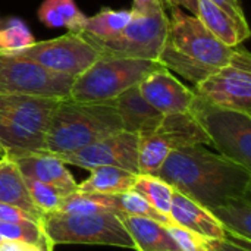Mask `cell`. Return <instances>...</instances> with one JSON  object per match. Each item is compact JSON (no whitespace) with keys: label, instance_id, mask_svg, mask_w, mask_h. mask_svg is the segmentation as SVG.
<instances>
[{"label":"cell","instance_id":"10","mask_svg":"<svg viewBox=\"0 0 251 251\" xmlns=\"http://www.w3.org/2000/svg\"><path fill=\"white\" fill-rule=\"evenodd\" d=\"M9 54L29 59L51 72L72 78L82 74L100 57L99 49L84 34L76 32H68L51 40L35 41L32 46Z\"/></svg>","mask_w":251,"mask_h":251},{"label":"cell","instance_id":"5","mask_svg":"<svg viewBox=\"0 0 251 251\" xmlns=\"http://www.w3.org/2000/svg\"><path fill=\"white\" fill-rule=\"evenodd\" d=\"M38 226L47 244H93L134 249L135 244L118 215H79L54 212L43 215Z\"/></svg>","mask_w":251,"mask_h":251},{"label":"cell","instance_id":"12","mask_svg":"<svg viewBox=\"0 0 251 251\" xmlns=\"http://www.w3.org/2000/svg\"><path fill=\"white\" fill-rule=\"evenodd\" d=\"M56 157L65 165H74L88 171L101 166H115L138 174V135L119 131L76 151Z\"/></svg>","mask_w":251,"mask_h":251},{"label":"cell","instance_id":"29","mask_svg":"<svg viewBox=\"0 0 251 251\" xmlns=\"http://www.w3.org/2000/svg\"><path fill=\"white\" fill-rule=\"evenodd\" d=\"M24 179H25V185L29 193V197L32 203L35 204V207L38 209V212L41 213V216L54 213L59 210L63 196L57 190L35 179H29V178H24Z\"/></svg>","mask_w":251,"mask_h":251},{"label":"cell","instance_id":"20","mask_svg":"<svg viewBox=\"0 0 251 251\" xmlns=\"http://www.w3.org/2000/svg\"><path fill=\"white\" fill-rule=\"evenodd\" d=\"M137 174L115 166H101L90 171V176L78 184L76 191L94 196L116 197L132 190Z\"/></svg>","mask_w":251,"mask_h":251},{"label":"cell","instance_id":"3","mask_svg":"<svg viewBox=\"0 0 251 251\" xmlns=\"http://www.w3.org/2000/svg\"><path fill=\"white\" fill-rule=\"evenodd\" d=\"M119 131H124V126L113 101L60 99L49 124L44 151L54 156L68 154Z\"/></svg>","mask_w":251,"mask_h":251},{"label":"cell","instance_id":"27","mask_svg":"<svg viewBox=\"0 0 251 251\" xmlns=\"http://www.w3.org/2000/svg\"><path fill=\"white\" fill-rule=\"evenodd\" d=\"M35 43V37L29 26L21 18L0 19V51L13 53L26 49Z\"/></svg>","mask_w":251,"mask_h":251},{"label":"cell","instance_id":"4","mask_svg":"<svg viewBox=\"0 0 251 251\" xmlns=\"http://www.w3.org/2000/svg\"><path fill=\"white\" fill-rule=\"evenodd\" d=\"M60 99L0 94V146L7 159L43 153L53 110Z\"/></svg>","mask_w":251,"mask_h":251},{"label":"cell","instance_id":"41","mask_svg":"<svg viewBox=\"0 0 251 251\" xmlns=\"http://www.w3.org/2000/svg\"><path fill=\"white\" fill-rule=\"evenodd\" d=\"M0 165H1V157H0Z\"/></svg>","mask_w":251,"mask_h":251},{"label":"cell","instance_id":"14","mask_svg":"<svg viewBox=\"0 0 251 251\" xmlns=\"http://www.w3.org/2000/svg\"><path fill=\"white\" fill-rule=\"evenodd\" d=\"M12 160V159H10ZM24 178L35 179L57 190L63 197L76 191V181L66 165L50 153H34L13 160Z\"/></svg>","mask_w":251,"mask_h":251},{"label":"cell","instance_id":"6","mask_svg":"<svg viewBox=\"0 0 251 251\" xmlns=\"http://www.w3.org/2000/svg\"><path fill=\"white\" fill-rule=\"evenodd\" d=\"M159 65L154 60L100 56L90 68L74 78L69 99L85 103L113 101L124 91L138 85Z\"/></svg>","mask_w":251,"mask_h":251},{"label":"cell","instance_id":"28","mask_svg":"<svg viewBox=\"0 0 251 251\" xmlns=\"http://www.w3.org/2000/svg\"><path fill=\"white\" fill-rule=\"evenodd\" d=\"M116 203H118V207H119L122 215L151 219V221H154L157 224H162L165 226H169V225L175 224V221L171 216H168V215L159 212L157 209H154L144 197H141L134 190H131V191H128L125 194L116 196Z\"/></svg>","mask_w":251,"mask_h":251},{"label":"cell","instance_id":"42","mask_svg":"<svg viewBox=\"0 0 251 251\" xmlns=\"http://www.w3.org/2000/svg\"><path fill=\"white\" fill-rule=\"evenodd\" d=\"M0 94H1V91H0Z\"/></svg>","mask_w":251,"mask_h":251},{"label":"cell","instance_id":"38","mask_svg":"<svg viewBox=\"0 0 251 251\" xmlns=\"http://www.w3.org/2000/svg\"><path fill=\"white\" fill-rule=\"evenodd\" d=\"M38 246H31V244H25L21 241H1L0 243V251H32Z\"/></svg>","mask_w":251,"mask_h":251},{"label":"cell","instance_id":"16","mask_svg":"<svg viewBox=\"0 0 251 251\" xmlns=\"http://www.w3.org/2000/svg\"><path fill=\"white\" fill-rule=\"evenodd\" d=\"M169 216L176 225L199 232L207 238H228L226 229L209 209L178 191L174 193Z\"/></svg>","mask_w":251,"mask_h":251},{"label":"cell","instance_id":"11","mask_svg":"<svg viewBox=\"0 0 251 251\" xmlns=\"http://www.w3.org/2000/svg\"><path fill=\"white\" fill-rule=\"evenodd\" d=\"M72 82V76L51 72L29 59L0 51L1 94L66 99L69 97Z\"/></svg>","mask_w":251,"mask_h":251},{"label":"cell","instance_id":"26","mask_svg":"<svg viewBox=\"0 0 251 251\" xmlns=\"http://www.w3.org/2000/svg\"><path fill=\"white\" fill-rule=\"evenodd\" d=\"M172 150L156 134L138 135V174L157 175Z\"/></svg>","mask_w":251,"mask_h":251},{"label":"cell","instance_id":"13","mask_svg":"<svg viewBox=\"0 0 251 251\" xmlns=\"http://www.w3.org/2000/svg\"><path fill=\"white\" fill-rule=\"evenodd\" d=\"M138 90L146 101L163 116L190 112L196 97L194 90L188 88L162 65H159L138 82Z\"/></svg>","mask_w":251,"mask_h":251},{"label":"cell","instance_id":"18","mask_svg":"<svg viewBox=\"0 0 251 251\" xmlns=\"http://www.w3.org/2000/svg\"><path fill=\"white\" fill-rule=\"evenodd\" d=\"M156 132L174 151L190 146H210V140L191 112L165 115Z\"/></svg>","mask_w":251,"mask_h":251},{"label":"cell","instance_id":"33","mask_svg":"<svg viewBox=\"0 0 251 251\" xmlns=\"http://www.w3.org/2000/svg\"><path fill=\"white\" fill-rule=\"evenodd\" d=\"M0 222L7 224H38L40 219L19 207L0 203Z\"/></svg>","mask_w":251,"mask_h":251},{"label":"cell","instance_id":"19","mask_svg":"<svg viewBox=\"0 0 251 251\" xmlns=\"http://www.w3.org/2000/svg\"><path fill=\"white\" fill-rule=\"evenodd\" d=\"M119 219L132 238L137 251H179L165 225L129 215H121Z\"/></svg>","mask_w":251,"mask_h":251},{"label":"cell","instance_id":"24","mask_svg":"<svg viewBox=\"0 0 251 251\" xmlns=\"http://www.w3.org/2000/svg\"><path fill=\"white\" fill-rule=\"evenodd\" d=\"M57 212L62 213H79V215H100V213H113L121 216V210L116 203V197L107 196H94L74 191L62 199L60 207Z\"/></svg>","mask_w":251,"mask_h":251},{"label":"cell","instance_id":"36","mask_svg":"<svg viewBox=\"0 0 251 251\" xmlns=\"http://www.w3.org/2000/svg\"><path fill=\"white\" fill-rule=\"evenodd\" d=\"M165 0H132V12L134 13H149L157 10H166Z\"/></svg>","mask_w":251,"mask_h":251},{"label":"cell","instance_id":"32","mask_svg":"<svg viewBox=\"0 0 251 251\" xmlns=\"http://www.w3.org/2000/svg\"><path fill=\"white\" fill-rule=\"evenodd\" d=\"M56 4L63 22V28H66L68 32L81 34L88 16L82 13V10L76 6L75 0H56Z\"/></svg>","mask_w":251,"mask_h":251},{"label":"cell","instance_id":"17","mask_svg":"<svg viewBox=\"0 0 251 251\" xmlns=\"http://www.w3.org/2000/svg\"><path fill=\"white\" fill-rule=\"evenodd\" d=\"M199 21L228 47H238L250 37L249 24L238 22L225 9L210 0H197Z\"/></svg>","mask_w":251,"mask_h":251},{"label":"cell","instance_id":"31","mask_svg":"<svg viewBox=\"0 0 251 251\" xmlns=\"http://www.w3.org/2000/svg\"><path fill=\"white\" fill-rule=\"evenodd\" d=\"M166 229L179 251H207V237L176 224L166 226Z\"/></svg>","mask_w":251,"mask_h":251},{"label":"cell","instance_id":"9","mask_svg":"<svg viewBox=\"0 0 251 251\" xmlns=\"http://www.w3.org/2000/svg\"><path fill=\"white\" fill-rule=\"evenodd\" d=\"M196 94L206 101L251 115V54L241 46L235 47L231 60L194 85Z\"/></svg>","mask_w":251,"mask_h":251},{"label":"cell","instance_id":"22","mask_svg":"<svg viewBox=\"0 0 251 251\" xmlns=\"http://www.w3.org/2000/svg\"><path fill=\"white\" fill-rule=\"evenodd\" d=\"M0 203L19 207L38 219L41 218V213L29 197L22 174L16 163L7 157H1L0 165Z\"/></svg>","mask_w":251,"mask_h":251},{"label":"cell","instance_id":"25","mask_svg":"<svg viewBox=\"0 0 251 251\" xmlns=\"http://www.w3.org/2000/svg\"><path fill=\"white\" fill-rule=\"evenodd\" d=\"M132 190L144 197L154 209L169 216L175 188L157 175L137 174Z\"/></svg>","mask_w":251,"mask_h":251},{"label":"cell","instance_id":"40","mask_svg":"<svg viewBox=\"0 0 251 251\" xmlns=\"http://www.w3.org/2000/svg\"><path fill=\"white\" fill-rule=\"evenodd\" d=\"M1 241H4V240H3V238H1V237H0V243H1Z\"/></svg>","mask_w":251,"mask_h":251},{"label":"cell","instance_id":"15","mask_svg":"<svg viewBox=\"0 0 251 251\" xmlns=\"http://www.w3.org/2000/svg\"><path fill=\"white\" fill-rule=\"evenodd\" d=\"M113 104L122 121L124 131L137 135H144L154 131L163 118L160 112L146 101L138 90V85L124 91L113 100Z\"/></svg>","mask_w":251,"mask_h":251},{"label":"cell","instance_id":"30","mask_svg":"<svg viewBox=\"0 0 251 251\" xmlns=\"http://www.w3.org/2000/svg\"><path fill=\"white\" fill-rule=\"evenodd\" d=\"M0 237L7 241H21L31 246L46 247V240L38 224L0 222Z\"/></svg>","mask_w":251,"mask_h":251},{"label":"cell","instance_id":"2","mask_svg":"<svg viewBox=\"0 0 251 251\" xmlns=\"http://www.w3.org/2000/svg\"><path fill=\"white\" fill-rule=\"evenodd\" d=\"M168 9V34L157 59L163 68L196 85L231 60L235 47L221 43L197 16L176 6Z\"/></svg>","mask_w":251,"mask_h":251},{"label":"cell","instance_id":"1","mask_svg":"<svg viewBox=\"0 0 251 251\" xmlns=\"http://www.w3.org/2000/svg\"><path fill=\"white\" fill-rule=\"evenodd\" d=\"M157 176L209 210L251 194L250 169L201 144L174 150Z\"/></svg>","mask_w":251,"mask_h":251},{"label":"cell","instance_id":"23","mask_svg":"<svg viewBox=\"0 0 251 251\" xmlns=\"http://www.w3.org/2000/svg\"><path fill=\"white\" fill-rule=\"evenodd\" d=\"M132 18V10L103 7L94 16L87 18L81 34L93 41H106L121 32Z\"/></svg>","mask_w":251,"mask_h":251},{"label":"cell","instance_id":"39","mask_svg":"<svg viewBox=\"0 0 251 251\" xmlns=\"http://www.w3.org/2000/svg\"><path fill=\"white\" fill-rule=\"evenodd\" d=\"M4 156V151H3V147L0 146V157H3Z\"/></svg>","mask_w":251,"mask_h":251},{"label":"cell","instance_id":"7","mask_svg":"<svg viewBox=\"0 0 251 251\" xmlns=\"http://www.w3.org/2000/svg\"><path fill=\"white\" fill-rule=\"evenodd\" d=\"M196 93V91H194ZM190 112L216 151L251 171V115L218 107L196 94Z\"/></svg>","mask_w":251,"mask_h":251},{"label":"cell","instance_id":"34","mask_svg":"<svg viewBox=\"0 0 251 251\" xmlns=\"http://www.w3.org/2000/svg\"><path fill=\"white\" fill-rule=\"evenodd\" d=\"M207 251H251V249L226 238H209Z\"/></svg>","mask_w":251,"mask_h":251},{"label":"cell","instance_id":"8","mask_svg":"<svg viewBox=\"0 0 251 251\" xmlns=\"http://www.w3.org/2000/svg\"><path fill=\"white\" fill-rule=\"evenodd\" d=\"M166 10L134 13L128 25L115 37L106 41L90 40L100 51V56L141 59L157 62L168 34Z\"/></svg>","mask_w":251,"mask_h":251},{"label":"cell","instance_id":"21","mask_svg":"<svg viewBox=\"0 0 251 251\" xmlns=\"http://www.w3.org/2000/svg\"><path fill=\"white\" fill-rule=\"evenodd\" d=\"M210 212L229 234L228 240L251 247V196L231 199Z\"/></svg>","mask_w":251,"mask_h":251},{"label":"cell","instance_id":"35","mask_svg":"<svg viewBox=\"0 0 251 251\" xmlns=\"http://www.w3.org/2000/svg\"><path fill=\"white\" fill-rule=\"evenodd\" d=\"M210 1H213L218 6H221L222 9H225L238 22L247 24V19H246V15H244V9H243V4H241V0H210Z\"/></svg>","mask_w":251,"mask_h":251},{"label":"cell","instance_id":"37","mask_svg":"<svg viewBox=\"0 0 251 251\" xmlns=\"http://www.w3.org/2000/svg\"><path fill=\"white\" fill-rule=\"evenodd\" d=\"M165 3H166V7L176 6V7L187 10L188 13H191L194 16L197 13V0H165Z\"/></svg>","mask_w":251,"mask_h":251}]
</instances>
